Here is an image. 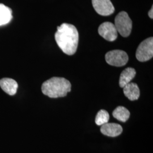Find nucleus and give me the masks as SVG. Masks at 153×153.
Returning a JSON list of instances; mask_svg holds the SVG:
<instances>
[{
    "label": "nucleus",
    "instance_id": "obj_6",
    "mask_svg": "<svg viewBox=\"0 0 153 153\" xmlns=\"http://www.w3.org/2000/svg\"><path fill=\"white\" fill-rule=\"evenodd\" d=\"M95 10L99 15L108 16L115 11V7L110 0H92Z\"/></svg>",
    "mask_w": 153,
    "mask_h": 153
},
{
    "label": "nucleus",
    "instance_id": "obj_10",
    "mask_svg": "<svg viewBox=\"0 0 153 153\" xmlns=\"http://www.w3.org/2000/svg\"><path fill=\"white\" fill-rule=\"evenodd\" d=\"M123 92L126 97L131 101L136 100L140 95V91L138 85L133 82H130L123 88Z\"/></svg>",
    "mask_w": 153,
    "mask_h": 153
},
{
    "label": "nucleus",
    "instance_id": "obj_9",
    "mask_svg": "<svg viewBox=\"0 0 153 153\" xmlns=\"http://www.w3.org/2000/svg\"><path fill=\"white\" fill-rule=\"evenodd\" d=\"M0 86L7 94L14 95L16 94L18 85L15 80L9 78H4L0 80Z\"/></svg>",
    "mask_w": 153,
    "mask_h": 153
},
{
    "label": "nucleus",
    "instance_id": "obj_12",
    "mask_svg": "<svg viewBox=\"0 0 153 153\" xmlns=\"http://www.w3.org/2000/svg\"><path fill=\"white\" fill-rule=\"evenodd\" d=\"M12 18L11 9L2 4H0V26L9 23Z\"/></svg>",
    "mask_w": 153,
    "mask_h": 153
},
{
    "label": "nucleus",
    "instance_id": "obj_5",
    "mask_svg": "<svg viewBox=\"0 0 153 153\" xmlns=\"http://www.w3.org/2000/svg\"><path fill=\"white\" fill-rule=\"evenodd\" d=\"M106 62L110 65L120 67L126 65L129 60L128 55L122 50H113L105 55Z\"/></svg>",
    "mask_w": 153,
    "mask_h": 153
},
{
    "label": "nucleus",
    "instance_id": "obj_13",
    "mask_svg": "<svg viewBox=\"0 0 153 153\" xmlns=\"http://www.w3.org/2000/svg\"><path fill=\"white\" fill-rule=\"evenodd\" d=\"M112 115L117 120L124 123L129 119L130 112L126 107L119 106L113 111Z\"/></svg>",
    "mask_w": 153,
    "mask_h": 153
},
{
    "label": "nucleus",
    "instance_id": "obj_11",
    "mask_svg": "<svg viewBox=\"0 0 153 153\" xmlns=\"http://www.w3.org/2000/svg\"><path fill=\"white\" fill-rule=\"evenodd\" d=\"M136 74V70L133 68H127L121 73L119 85L120 88H123L127 84L131 82Z\"/></svg>",
    "mask_w": 153,
    "mask_h": 153
},
{
    "label": "nucleus",
    "instance_id": "obj_1",
    "mask_svg": "<svg viewBox=\"0 0 153 153\" xmlns=\"http://www.w3.org/2000/svg\"><path fill=\"white\" fill-rule=\"evenodd\" d=\"M55 38L57 44L64 53L73 55L76 52L79 34L74 25L62 23L60 26L57 27Z\"/></svg>",
    "mask_w": 153,
    "mask_h": 153
},
{
    "label": "nucleus",
    "instance_id": "obj_4",
    "mask_svg": "<svg viewBox=\"0 0 153 153\" xmlns=\"http://www.w3.org/2000/svg\"><path fill=\"white\" fill-rule=\"evenodd\" d=\"M136 56L140 62L147 61L153 57V37L146 39L140 43L137 48Z\"/></svg>",
    "mask_w": 153,
    "mask_h": 153
},
{
    "label": "nucleus",
    "instance_id": "obj_15",
    "mask_svg": "<svg viewBox=\"0 0 153 153\" xmlns=\"http://www.w3.org/2000/svg\"><path fill=\"white\" fill-rule=\"evenodd\" d=\"M148 15L149 17L151 18V19H153V7L152 6V9L149 10V13H148Z\"/></svg>",
    "mask_w": 153,
    "mask_h": 153
},
{
    "label": "nucleus",
    "instance_id": "obj_3",
    "mask_svg": "<svg viewBox=\"0 0 153 153\" xmlns=\"http://www.w3.org/2000/svg\"><path fill=\"white\" fill-rule=\"evenodd\" d=\"M115 27L117 33L123 37H128L130 35L132 29V21L126 11L119 13L115 18Z\"/></svg>",
    "mask_w": 153,
    "mask_h": 153
},
{
    "label": "nucleus",
    "instance_id": "obj_8",
    "mask_svg": "<svg viewBox=\"0 0 153 153\" xmlns=\"http://www.w3.org/2000/svg\"><path fill=\"white\" fill-rule=\"evenodd\" d=\"M100 131L104 135L109 137H117L123 132V128L119 124L108 123L101 126Z\"/></svg>",
    "mask_w": 153,
    "mask_h": 153
},
{
    "label": "nucleus",
    "instance_id": "obj_14",
    "mask_svg": "<svg viewBox=\"0 0 153 153\" xmlns=\"http://www.w3.org/2000/svg\"><path fill=\"white\" fill-rule=\"evenodd\" d=\"M109 119L108 112L104 109H101L99 111L95 117V123L99 126H102L108 123Z\"/></svg>",
    "mask_w": 153,
    "mask_h": 153
},
{
    "label": "nucleus",
    "instance_id": "obj_2",
    "mask_svg": "<svg viewBox=\"0 0 153 153\" xmlns=\"http://www.w3.org/2000/svg\"><path fill=\"white\" fill-rule=\"evenodd\" d=\"M42 90L51 98L64 97L71 91V83L64 78L52 77L43 83Z\"/></svg>",
    "mask_w": 153,
    "mask_h": 153
},
{
    "label": "nucleus",
    "instance_id": "obj_7",
    "mask_svg": "<svg viewBox=\"0 0 153 153\" xmlns=\"http://www.w3.org/2000/svg\"><path fill=\"white\" fill-rule=\"evenodd\" d=\"M98 33L102 37L109 42H114L117 38V30L111 22H105L101 24L99 27Z\"/></svg>",
    "mask_w": 153,
    "mask_h": 153
}]
</instances>
